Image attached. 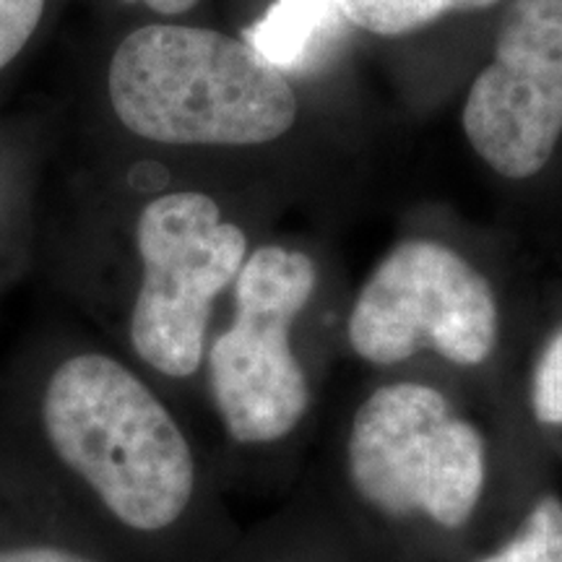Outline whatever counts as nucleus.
Returning <instances> with one entry per match:
<instances>
[{
  "label": "nucleus",
  "instance_id": "obj_8",
  "mask_svg": "<svg viewBox=\"0 0 562 562\" xmlns=\"http://www.w3.org/2000/svg\"><path fill=\"white\" fill-rule=\"evenodd\" d=\"M232 562H393L315 492L297 480L271 516L243 539Z\"/></svg>",
  "mask_w": 562,
  "mask_h": 562
},
{
  "label": "nucleus",
  "instance_id": "obj_5",
  "mask_svg": "<svg viewBox=\"0 0 562 562\" xmlns=\"http://www.w3.org/2000/svg\"><path fill=\"white\" fill-rule=\"evenodd\" d=\"M344 341L364 372L430 368L495 383L501 294L453 245L406 237L378 261L351 302Z\"/></svg>",
  "mask_w": 562,
  "mask_h": 562
},
{
  "label": "nucleus",
  "instance_id": "obj_11",
  "mask_svg": "<svg viewBox=\"0 0 562 562\" xmlns=\"http://www.w3.org/2000/svg\"><path fill=\"white\" fill-rule=\"evenodd\" d=\"M501 0H339L349 24L381 37L417 32L448 13L482 11Z\"/></svg>",
  "mask_w": 562,
  "mask_h": 562
},
{
  "label": "nucleus",
  "instance_id": "obj_4",
  "mask_svg": "<svg viewBox=\"0 0 562 562\" xmlns=\"http://www.w3.org/2000/svg\"><path fill=\"white\" fill-rule=\"evenodd\" d=\"M108 89L125 128L159 144H266L297 117L281 70L245 40L201 26L131 32L112 55Z\"/></svg>",
  "mask_w": 562,
  "mask_h": 562
},
{
  "label": "nucleus",
  "instance_id": "obj_9",
  "mask_svg": "<svg viewBox=\"0 0 562 562\" xmlns=\"http://www.w3.org/2000/svg\"><path fill=\"white\" fill-rule=\"evenodd\" d=\"M344 21L339 0H273L243 40L281 74H292L311 66L339 37Z\"/></svg>",
  "mask_w": 562,
  "mask_h": 562
},
{
  "label": "nucleus",
  "instance_id": "obj_10",
  "mask_svg": "<svg viewBox=\"0 0 562 562\" xmlns=\"http://www.w3.org/2000/svg\"><path fill=\"white\" fill-rule=\"evenodd\" d=\"M463 562H562V495L542 490L495 542Z\"/></svg>",
  "mask_w": 562,
  "mask_h": 562
},
{
  "label": "nucleus",
  "instance_id": "obj_15",
  "mask_svg": "<svg viewBox=\"0 0 562 562\" xmlns=\"http://www.w3.org/2000/svg\"><path fill=\"white\" fill-rule=\"evenodd\" d=\"M125 3H144L161 16H178V13L191 11L199 0H125Z\"/></svg>",
  "mask_w": 562,
  "mask_h": 562
},
{
  "label": "nucleus",
  "instance_id": "obj_1",
  "mask_svg": "<svg viewBox=\"0 0 562 562\" xmlns=\"http://www.w3.org/2000/svg\"><path fill=\"white\" fill-rule=\"evenodd\" d=\"M513 398L430 368L368 372L328 396L302 480L393 562H463L531 501Z\"/></svg>",
  "mask_w": 562,
  "mask_h": 562
},
{
  "label": "nucleus",
  "instance_id": "obj_6",
  "mask_svg": "<svg viewBox=\"0 0 562 562\" xmlns=\"http://www.w3.org/2000/svg\"><path fill=\"white\" fill-rule=\"evenodd\" d=\"M140 284L131 311V347L146 368L188 381L203 368L214 302L235 284L250 237L206 193L149 201L136 222Z\"/></svg>",
  "mask_w": 562,
  "mask_h": 562
},
{
  "label": "nucleus",
  "instance_id": "obj_13",
  "mask_svg": "<svg viewBox=\"0 0 562 562\" xmlns=\"http://www.w3.org/2000/svg\"><path fill=\"white\" fill-rule=\"evenodd\" d=\"M45 0H0V70L24 50L37 30Z\"/></svg>",
  "mask_w": 562,
  "mask_h": 562
},
{
  "label": "nucleus",
  "instance_id": "obj_3",
  "mask_svg": "<svg viewBox=\"0 0 562 562\" xmlns=\"http://www.w3.org/2000/svg\"><path fill=\"white\" fill-rule=\"evenodd\" d=\"M55 453L133 537L191 521L199 456L175 412L144 378L108 355H76L53 372L42 404Z\"/></svg>",
  "mask_w": 562,
  "mask_h": 562
},
{
  "label": "nucleus",
  "instance_id": "obj_12",
  "mask_svg": "<svg viewBox=\"0 0 562 562\" xmlns=\"http://www.w3.org/2000/svg\"><path fill=\"white\" fill-rule=\"evenodd\" d=\"M521 402L533 427L562 430V328L533 360Z\"/></svg>",
  "mask_w": 562,
  "mask_h": 562
},
{
  "label": "nucleus",
  "instance_id": "obj_7",
  "mask_svg": "<svg viewBox=\"0 0 562 562\" xmlns=\"http://www.w3.org/2000/svg\"><path fill=\"white\" fill-rule=\"evenodd\" d=\"M461 123L484 165L503 178L529 180L544 170L562 136V0H510Z\"/></svg>",
  "mask_w": 562,
  "mask_h": 562
},
{
  "label": "nucleus",
  "instance_id": "obj_2",
  "mask_svg": "<svg viewBox=\"0 0 562 562\" xmlns=\"http://www.w3.org/2000/svg\"><path fill=\"white\" fill-rule=\"evenodd\" d=\"M318 286L321 266L311 252L258 245L232 284L229 326L209 339L203 355L209 404L224 440L261 463L277 501L305 472L331 396L323 370L300 344Z\"/></svg>",
  "mask_w": 562,
  "mask_h": 562
},
{
  "label": "nucleus",
  "instance_id": "obj_14",
  "mask_svg": "<svg viewBox=\"0 0 562 562\" xmlns=\"http://www.w3.org/2000/svg\"><path fill=\"white\" fill-rule=\"evenodd\" d=\"M0 562H94L83 554L58 550V547H21L0 552Z\"/></svg>",
  "mask_w": 562,
  "mask_h": 562
}]
</instances>
